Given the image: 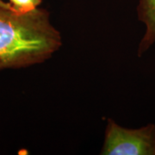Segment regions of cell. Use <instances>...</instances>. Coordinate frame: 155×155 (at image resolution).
Listing matches in <instances>:
<instances>
[{
  "mask_svg": "<svg viewBox=\"0 0 155 155\" xmlns=\"http://www.w3.org/2000/svg\"><path fill=\"white\" fill-rule=\"evenodd\" d=\"M61 46V35L47 11L20 13L0 0V70L41 63Z\"/></svg>",
  "mask_w": 155,
  "mask_h": 155,
  "instance_id": "cell-1",
  "label": "cell"
},
{
  "mask_svg": "<svg viewBox=\"0 0 155 155\" xmlns=\"http://www.w3.org/2000/svg\"><path fill=\"white\" fill-rule=\"evenodd\" d=\"M101 154L155 155V126L127 129L109 119Z\"/></svg>",
  "mask_w": 155,
  "mask_h": 155,
  "instance_id": "cell-2",
  "label": "cell"
},
{
  "mask_svg": "<svg viewBox=\"0 0 155 155\" xmlns=\"http://www.w3.org/2000/svg\"><path fill=\"white\" fill-rule=\"evenodd\" d=\"M137 12L147 28L139 47V54H141L155 42V0H140Z\"/></svg>",
  "mask_w": 155,
  "mask_h": 155,
  "instance_id": "cell-3",
  "label": "cell"
},
{
  "mask_svg": "<svg viewBox=\"0 0 155 155\" xmlns=\"http://www.w3.org/2000/svg\"><path fill=\"white\" fill-rule=\"evenodd\" d=\"M41 0H10V5L14 11L20 13H28L38 8Z\"/></svg>",
  "mask_w": 155,
  "mask_h": 155,
  "instance_id": "cell-4",
  "label": "cell"
}]
</instances>
